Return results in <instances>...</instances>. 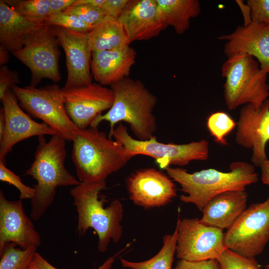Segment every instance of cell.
Instances as JSON below:
<instances>
[{
  "mask_svg": "<svg viewBox=\"0 0 269 269\" xmlns=\"http://www.w3.org/2000/svg\"><path fill=\"white\" fill-rule=\"evenodd\" d=\"M114 101L111 108L99 116L91 127H98L103 121L110 124L108 135L112 139L118 123H128L136 139L146 140L154 136L157 130L153 114L157 98L143 83L129 77L111 85Z\"/></svg>",
  "mask_w": 269,
  "mask_h": 269,
  "instance_id": "obj_1",
  "label": "cell"
},
{
  "mask_svg": "<svg viewBox=\"0 0 269 269\" xmlns=\"http://www.w3.org/2000/svg\"><path fill=\"white\" fill-rule=\"evenodd\" d=\"M34 160L25 175L32 176L37 184L31 201V219H39L54 201L58 186H76L80 183L66 168V140L58 134L47 141L38 136Z\"/></svg>",
  "mask_w": 269,
  "mask_h": 269,
  "instance_id": "obj_2",
  "label": "cell"
},
{
  "mask_svg": "<svg viewBox=\"0 0 269 269\" xmlns=\"http://www.w3.org/2000/svg\"><path fill=\"white\" fill-rule=\"evenodd\" d=\"M165 170L186 194L180 196V200L194 204L201 211L214 197L229 191L245 190L246 186L259 180L254 166L245 161L232 162L227 172L209 168L190 173L170 166Z\"/></svg>",
  "mask_w": 269,
  "mask_h": 269,
  "instance_id": "obj_3",
  "label": "cell"
},
{
  "mask_svg": "<svg viewBox=\"0 0 269 269\" xmlns=\"http://www.w3.org/2000/svg\"><path fill=\"white\" fill-rule=\"evenodd\" d=\"M73 141L72 159L81 182L106 181L134 157L98 127L79 130Z\"/></svg>",
  "mask_w": 269,
  "mask_h": 269,
  "instance_id": "obj_4",
  "label": "cell"
},
{
  "mask_svg": "<svg viewBox=\"0 0 269 269\" xmlns=\"http://www.w3.org/2000/svg\"><path fill=\"white\" fill-rule=\"evenodd\" d=\"M106 188V181L80 182L70 190L78 214L76 232L83 236L93 228L97 233L98 249L101 252L107 251L111 240L118 243L122 235L123 205L115 200L104 207L103 199H99V195Z\"/></svg>",
  "mask_w": 269,
  "mask_h": 269,
  "instance_id": "obj_5",
  "label": "cell"
},
{
  "mask_svg": "<svg viewBox=\"0 0 269 269\" xmlns=\"http://www.w3.org/2000/svg\"><path fill=\"white\" fill-rule=\"evenodd\" d=\"M221 75L225 79L224 98L229 110L247 104L259 109L268 100V74L252 56L237 55L227 58L222 65Z\"/></svg>",
  "mask_w": 269,
  "mask_h": 269,
  "instance_id": "obj_6",
  "label": "cell"
},
{
  "mask_svg": "<svg viewBox=\"0 0 269 269\" xmlns=\"http://www.w3.org/2000/svg\"><path fill=\"white\" fill-rule=\"evenodd\" d=\"M20 106L31 117L41 120L66 140L73 141L78 129L67 114L62 88L54 84L40 88L32 86L10 88Z\"/></svg>",
  "mask_w": 269,
  "mask_h": 269,
  "instance_id": "obj_7",
  "label": "cell"
},
{
  "mask_svg": "<svg viewBox=\"0 0 269 269\" xmlns=\"http://www.w3.org/2000/svg\"><path fill=\"white\" fill-rule=\"evenodd\" d=\"M112 137L133 156L139 154L150 156L165 169L172 165L183 166L193 160H206L209 156L208 142L205 139L186 144L165 143L158 141L154 136L140 140L132 137L127 127L121 123L115 128Z\"/></svg>",
  "mask_w": 269,
  "mask_h": 269,
  "instance_id": "obj_8",
  "label": "cell"
},
{
  "mask_svg": "<svg viewBox=\"0 0 269 269\" xmlns=\"http://www.w3.org/2000/svg\"><path fill=\"white\" fill-rule=\"evenodd\" d=\"M269 241V202L253 203L224 233L225 247L241 256L255 258Z\"/></svg>",
  "mask_w": 269,
  "mask_h": 269,
  "instance_id": "obj_9",
  "label": "cell"
},
{
  "mask_svg": "<svg viewBox=\"0 0 269 269\" xmlns=\"http://www.w3.org/2000/svg\"><path fill=\"white\" fill-rule=\"evenodd\" d=\"M59 46L52 26L47 24L29 34L23 47L12 53L29 69L30 86L36 87L45 78L55 83L61 80Z\"/></svg>",
  "mask_w": 269,
  "mask_h": 269,
  "instance_id": "obj_10",
  "label": "cell"
},
{
  "mask_svg": "<svg viewBox=\"0 0 269 269\" xmlns=\"http://www.w3.org/2000/svg\"><path fill=\"white\" fill-rule=\"evenodd\" d=\"M176 229V253L180 260H217L227 249L223 230L205 225L198 218L178 219Z\"/></svg>",
  "mask_w": 269,
  "mask_h": 269,
  "instance_id": "obj_11",
  "label": "cell"
},
{
  "mask_svg": "<svg viewBox=\"0 0 269 269\" xmlns=\"http://www.w3.org/2000/svg\"><path fill=\"white\" fill-rule=\"evenodd\" d=\"M65 107L69 117L79 130L91 126L102 113L112 106V89L98 83L80 88H62Z\"/></svg>",
  "mask_w": 269,
  "mask_h": 269,
  "instance_id": "obj_12",
  "label": "cell"
},
{
  "mask_svg": "<svg viewBox=\"0 0 269 269\" xmlns=\"http://www.w3.org/2000/svg\"><path fill=\"white\" fill-rule=\"evenodd\" d=\"M170 178L154 168L135 171L126 181L130 199L144 208L166 205L176 196L175 185Z\"/></svg>",
  "mask_w": 269,
  "mask_h": 269,
  "instance_id": "obj_13",
  "label": "cell"
},
{
  "mask_svg": "<svg viewBox=\"0 0 269 269\" xmlns=\"http://www.w3.org/2000/svg\"><path fill=\"white\" fill-rule=\"evenodd\" d=\"M51 26L66 56L67 78L64 88H80L91 84L92 51L88 33H77L61 27Z\"/></svg>",
  "mask_w": 269,
  "mask_h": 269,
  "instance_id": "obj_14",
  "label": "cell"
},
{
  "mask_svg": "<svg viewBox=\"0 0 269 269\" xmlns=\"http://www.w3.org/2000/svg\"><path fill=\"white\" fill-rule=\"evenodd\" d=\"M1 101L4 111L5 127L0 140V160L5 161L6 155L21 140L34 136L57 134L46 124L38 123L26 114L10 88L7 90Z\"/></svg>",
  "mask_w": 269,
  "mask_h": 269,
  "instance_id": "obj_15",
  "label": "cell"
},
{
  "mask_svg": "<svg viewBox=\"0 0 269 269\" xmlns=\"http://www.w3.org/2000/svg\"><path fill=\"white\" fill-rule=\"evenodd\" d=\"M236 133V141L241 146L251 148L252 163L260 167L267 159L266 145L269 140V99L259 109L247 104L241 109Z\"/></svg>",
  "mask_w": 269,
  "mask_h": 269,
  "instance_id": "obj_16",
  "label": "cell"
},
{
  "mask_svg": "<svg viewBox=\"0 0 269 269\" xmlns=\"http://www.w3.org/2000/svg\"><path fill=\"white\" fill-rule=\"evenodd\" d=\"M22 249L41 243L39 233L25 213L21 200L9 201L0 191V253L8 243Z\"/></svg>",
  "mask_w": 269,
  "mask_h": 269,
  "instance_id": "obj_17",
  "label": "cell"
},
{
  "mask_svg": "<svg viewBox=\"0 0 269 269\" xmlns=\"http://www.w3.org/2000/svg\"><path fill=\"white\" fill-rule=\"evenodd\" d=\"M218 39L226 41L224 52L227 58L251 55L258 61L261 68L269 74V24L252 22L247 26H238L233 32Z\"/></svg>",
  "mask_w": 269,
  "mask_h": 269,
  "instance_id": "obj_18",
  "label": "cell"
},
{
  "mask_svg": "<svg viewBox=\"0 0 269 269\" xmlns=\"http://www.w3.org/2000/svg\"><path fill=\"white\" fill-rule=\"evenodd\" d=\"M130 44L158 36L168 25L161 15L156 0H130L118 18Z\"/></svg>",
  "mask_w": 269,
  "mask_h": 269,
  "instance_id": "obj_19",
  "label": "cell"
},
{
  "mask_svg": "<svg viewBox=\"0 0 269 269\" xmlns=\"http://www.w3.org/2000/svg\"><path fill=\"white\" fill-rule=\"evenodd\" d=\"M136 53L130 45L92 52V75L97 83L111 85L129 77Z\"/></svg>",
  "mask_w": 269,
  "mask_h": 269,
  "instance_id": "obj_20",
  "label": "cell"
},
{
  "mask_svg": "<svg viewBox=\"0 0 269 269\" xmlns=\"http://www.w3.org/2000/svg\"><path fill=\"white\" fill-rule=\"evenodd\" d=\"M245 190L229 191L212 198L202 212L201 223L221 230L230 228L246 210Z\"/></svg>",
  "mask_w": 269,
  "mask_h": 269,
  "instance_id": "obj_21",
  "label": "cell"
},
{
  "mask_svg": "<svg viewBox=\"0 0 269 269\" xmlns=\"http://www.w3.org/2000/svg\"><path fill=\"white\" fill-rule=\"evenodd\" d=\"M46 24L21 16L0 0V43L12 53L23 47L29 34Z\"/></svg>",
  "mask_w": 269,
  "mask_h": 269,
  "instance_id": "obj_22",
  "label": "cell"
},
{
  "mask_svg": "<svg viewBox=\"0 0 269 269\" xmlns=\"http://www.w3.org/2000/svg\"><path fill=\"white\" fill-rule=\"evenodd\" d=\"M159 12L166 24L178 34H184L190 27L191 18L201 11L197 0H156Z\"/></svg>",
  "mask_w": 269,
  "mask_h": 269,
  "instance_id": "obj_23",
  "label": "cell"
},
{
  "mask_svg": "<svg viewBox=\"0 0 269 269\" xmlns=\"http://www.w3.org/2000/svg\"><path fill=\"white\" fill-rule=\"evenodd\" d=\"M88 35L92 52L110 50L130 44L121 23L118 19L109 16H106Z\"/></svg>",
  "mask_w": 269,
  "mask_h": 269,
  "instance_id": "obj_24",
  "label": "cell"
},
{
  "mask_svg": "<svg viewBox=\"0 0 269 269\" xmlns=\"http://www.w3.org/2000/svg\"><path fill=\"white\" fill-rule=\"evenodd\" d=\"M177 230L163 238V245L152 258L143 262H134L121 259L122 266L130 269H171L176 252Z\"/></svg>",
  "mask_w": 269,
  "mask_h": 269,
  "instance_id": "obj_25",
  "label": "cell"
},
{
  "mask_svg": "<svg viewBox=\"0 0 269 269\" xmlns=\"http://www.w3.org/2000/svg\"><path fill=\"white\" fill-rule=\"evenodd\" d=\"M21 16L39 23L47 24L50 15V0H2Z\"/></svg>",
  "mask_w": 269,
  "mask_h": 269,
  "instance_id": "obj_26",
  "label": "cell"
},
{
  "mask_svg": "<svg viewBox=\"0 0 269 269\" xmlns=\"http://www.w3.org/2000/svg\"><path fill=\"white\" fill-rule=\"evenodd\" d=\"M13 243L7 244L0 253V269H27L36 252L37 247L26 249L16 248Z\"/></svg>",
  "mask_w": 269,
  "mask_h": 269,
  "instance_id": "obj_27",
  "label": "cell"
},
{
  "mask_svg": "<svg viewBox=\"0 0 269 269\" xmlns=\"http://www.w3.org/2000/svg\"><path fill=\"white\" fill-rule=\"evenodd\" d=\"M206 126L215 141L226 145L227 142L225 137L234 129L237 124L229 114L218 111L211 113L208 117Z\"/></svg>",
  "mask_w": 269,
  "mask_h": 269,
  "instance_id": "obj_28",
  "label": "cell"
},
{
  "mask_svg": "<svg viewBox=\"0 0 269 269\" xmlns=\"http://www.w3.org/2000/svg\"><path fill=\"white\" fill-rule=\"evenodd\" d=\"M47 24L61 27L77 33H89L95 27L85 22L77 16L63 11L50 15Z\"/></svg>",
  "mask_w": 269,
  "mask_h": 269,
  "instance_id": "obj_29",
  "label": "cell"
},
{
  "mask_svg": "<svg viewBox=\"0 0 269 269\" xmlns=\"http://www.w3.org/2000/svg\"><path fill=\"white\" fill-rule=\"evenodd\" d=\"M221 269H262L255 258L237 255L226 249L217 259Z\"/></svg>",
  "mask_w": 269,
  "mask_h": 269,
  "instance_id": "obj_30",
  "label": "cell"
},
{
  "mask_svg": "<svg viewBox=\"0 0 269 269\" xmlns=\"http://www.w3.org/2000/svg\"><path fill=\"white\" fill-rule=\"evenodd\" d=\"M63 12L75 15L94 27L103 21L107 16L101 8L88 5H71Z\"/></svg>",
  "mask_w": 269,
  "mask_h": 269,
  "instance_id": "obj_31",
  "label": "cell"
},
{
  "mask_svg": "<svg viewBox=\"0 0 269 269\" xmlns=\"http://www.w3.org/2000/svg\"><path fill=\"white\" fill-rule=\"evenodd\" d=\"M0 180L14 186L20 192V199L31 200L34 196V187L25 185L21 178L5 166V161L0 160Z\"/></svg>",
  "mask_w": 269,
  "mask_h": 269,
  "instance_id": "obj_32",
  "label": "cell"
},
{
  "mask_svg": "<svg viewBox=\"0 0 269 269\" xmlns=\"http://www.w3.org/2000/svg\"><path fill=\"white\" fill-rule=\"evenodd\" d=\"M252 22L269 24V0H247Z\"/></svg>",
  "mask_w": 269,
  "mask_h": 269,
  "instance_id": "obj_33",
  "label": "cell"
},
{
  "mask_svg": "<svg viewBox=\"0 0 269 269\" xmlns=\"http://www.w3.org/2000/svg\"><path fill=\"white\" fill-rule=\"evenodd\" d=\"M18 73L15 70H10L5 65L0 67V99L2 98L6 91L13 86L20 83Z\"/></svg>",
  "mask_w": 269,
  "mask_h": 269,
  "instance_id": "obj_34",
  "label": "cell"
},
{
  "mask_svg": "<svg viewBox=\"0 0 269 269\" xmlns=\"http://www.w3.org/2000/svg\"><path fill=\"white\" fill-rule=\"evenodd\" d=\"M174 269H221L219 262L217 259L199 261L180 260Z\"/></svg>",
  "mask_w": 269,
  "mask_h": 269,
  "instance_id": "obj_35",
  "label": "cell"
},
{
  "mask_svg": "<svg viewBox=\"0 0 269 269\" xmlns=\"http://www.w3.org/2000/svg\"><path fill=\"white\" fill-rule=\"evenodd\" d=\"M115 256L108 258L98 269H110ZM27 269H58L48 262L39 253L36 252Z\"/></svg>",
  "mask_w": 269,
  "mask_h": 269,
  "instance_id": "obj_36",
  "label": "cell"
},
{
  "mask_svg": "<svg viewBox=\"0 0 269 269\" xmlns=\"http://www.w3.org/2000/svg\"><path fill=\"white\" fill-rule=\"evenodd\" d=\"M130 0H105L101 7L107 16L118 19L126 8Z\"/></svg>",
  "mask_w": 269,
  "mask_h": 269,
  "instance_id": "obj_37",
  "label": "cell"
},
{
  "mask_svg": "<svg viewBox=\"0 0 269 269\" xmlns=\"http://www.w3.org/2000/svg\"><path fill=\"white\" fill-rule=\"evenodd\" d=\"M75 0H50L49 9L50 15L53 13L62 12L71 6Z\"/></svg>",
  "mask_w": 269,
  "mask_h": 269,
  "instance_id": "obj_38",
  "label": "cell"
},
{
  "mask_svg": "<svg viewBox=\"0 0 269 269\" xmlns=\"http://www.w3.org/2000/svg\"><path fill=\"white\" fill-rule=\"evenodd\" d=\"M235 1L240 7L242 13L244 20L243 25L245 26L249 25L252 22L251 10L250 6L244 0H236Z\"/></svg>",
  "mask_w": 269,
  "mask_h": 269,
  "instance_id": "obj_39",
  "label": "cell"
},
{
  "mask_svg": "<svg viewBox=\"0 0 269 269\" xmlns=\"http://www.w3.org/2000/svg\"><path fill=\"white\" fill-rule=\"evenodd\" d=\"M261 169V180L262 182L269 186V160H265L260 166Z\"/></svg>",
  "mask_w": 269,
  "mask_h": 269,
  "instance_id": "obj_40",
  "label": "cell"
},
{
  "mask_svg": "<svg viewBox=\"0 0 269 269\" xmlns=\"http://www.w3.org/2000/svg\"><path fill=\"white\" fill-rule=\"evenodd\" d=\"M105 1V0H75L72 5H88L101 8Z\"/></svg>",
  "mask_w": 269,
  "mask_h": 269,
  "instance_id": "obj_41",
  "label": "cell"
},
{
  "mask_svg": "<svg viewBox=\"0 0 269 269\" xmlns=\"http://www.w3.org/2000/svg\"><path fill=\"white\" fill-rule=\"evenodd\" d=\"M9 51L2 45H0V65H5L9 60Z\"/></svg>",
  "mask_w": 269,
  "mask_h": 269,
  "instance_id": "obj_42",
  "label": "cell"
},
{
  "mask_svg": "<svg viewBox=\"0 0 269 269\" xmlns=\"http://www.w3.org/2000/svg\"><path fill=\"white\" fill-rule=\"evenodd\" d=\"M5 127V118L3 107L0 110V140L4 134Z\"/></svg>",
  "mask_w": 269,
  "mask_h": 269,
  "instance_id": "obj_43",
  "label": "cell"
},
{
  "mask_svg": "<svg viewBox=\"0 0 269 269\" xmlns=\"http://www.w3.org/2000/svg\"><path fill=\"white\" fill-rule=\"evenodd\" d=\"M265 268L266 269H269V262L266 265Z\"/></svg>",
  "mask_w": 269,
  "mask_h": 269,
  "instance_id": "obj_44",
  "label": "cell"
},
{
  "mask_svg": "<svg viewBox=\"0 0 269 269\" xmlns=\"http://www.w3.org/2000/svg\"><path fill=\"white\" fill-rule=\"evenodd\" d=\"M267 200H268V201L269 202V196L268 197V198L267 199Z\"/></svg>",
  "mask_w": 269,
  "mask_h": 269,
  "instance_id": "obj_45",
  "label": "cell"
}]
</instances>
